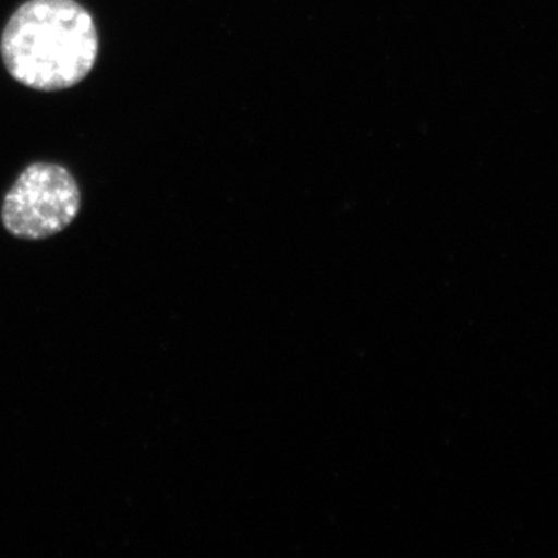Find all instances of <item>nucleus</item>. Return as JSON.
Returning <instances> with one entry per match:
<instances>
[{
    "label": "nucleus",
    "instance_id": "nucleus-2",
    "mask_svg": "<svg viewBox=\"0 0 558 558\" xmlns=\"http://www.w3.org/2000/svg\"><path fill=\"white\" fill-rule=\"evenodd\" d=\"M80 208L75 178L61 165L38 161L25 168L7 193L2 222L17 240H47L68 229Z\"/></svg>",
    "mask_w": 558,
    "mask_h": 558
},
{
    "label": "nucleus",
    "instance_id": "nucleus-1",
    "mask_svg": "<svg viewBox=\"0 0 558 558\" xmlns=\"http://www.w3.org/2000/svg\"><path fill=\"white\" fill-rule=\"evenodd\" d=\"M0 53L10 75L25 87L70 89L97 62V27L76 0H28L7 22Z\"/></svg>",
    "mask_w": 558,
    "mask_h": 558
}]
</instances>
